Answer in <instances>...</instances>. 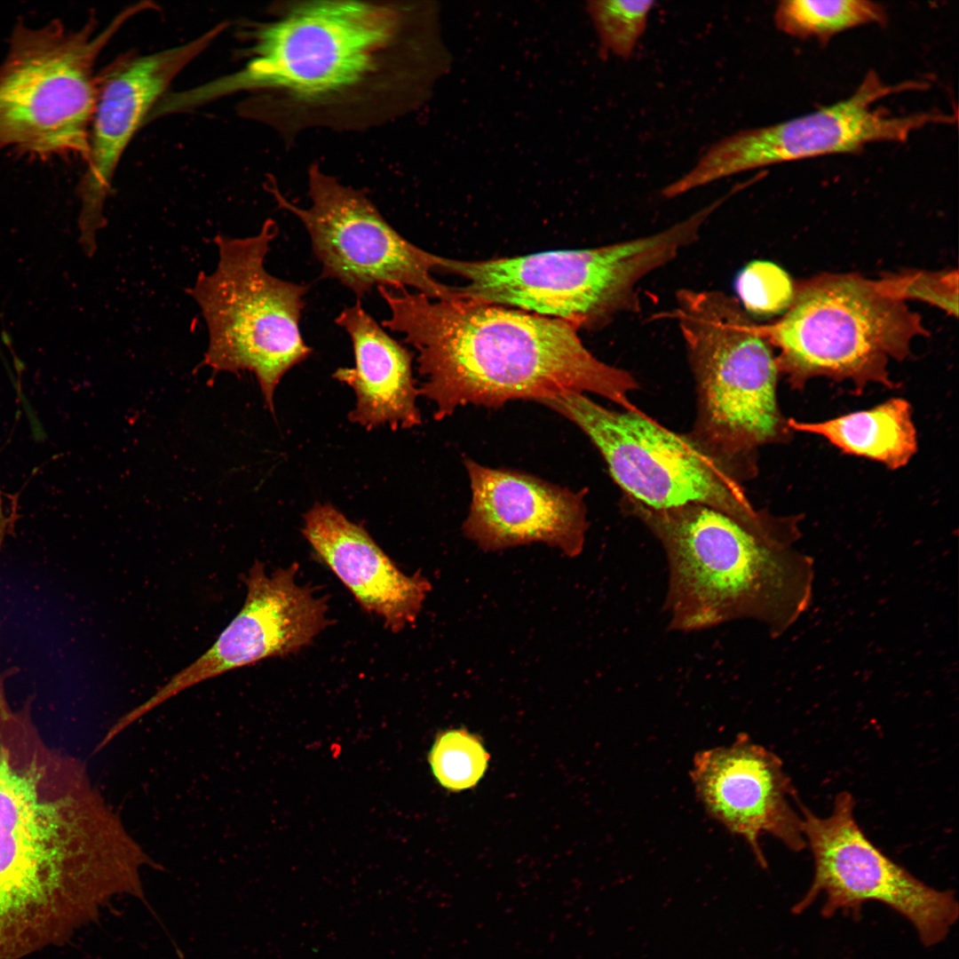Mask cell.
Here are the masks:
<instances>
[{
  "label": "cell",
  "instance_id": "obj_1",
  "mask_svg": "<svg viewBox=\"0 0 959 959\" xmlns=\"http://www.w3.org/2000/svg\"><path fill=\"white\" fill-rule=\"evenodd\" d=\"M429 8L408 1L290 0L247 21L242 67L181 91L189 111L248 92L242 112L286 140L363 131L421 102L432 74Z\"/></svg>",
  "mask_w": 959,
  "mask_h": 959
},
{
  "label": "cell",
  "instance_id": "obj_2",
  "mask_svg": "<svg viewBox=\"0 0 959 959\" xmlns=\"http://www.w3.org/2000/svg\"><path fill=\"white\" fill-rule=\"evenodd\" d=\"M145 867L162 870L85 765L0 701V959L64 944L115 896L146 902Z\"/></svg>",
  "mask_w": 959,
  "mask_h": 959
},
{
  "label": "cell",
  "instance_id": "obj_3",
  "mask_svg": "<svg viewBox=\"0 0 959 959\" xmlns=\"http://www.w3.org/2000/svg\"><path fill=\"white\" fill-rule=\"evenodd\" d=\"M390 315L383 328L417 351L419 388L440 420L466 405L498 408L587 392L632 408L634 376L593 355L578 329L551 317L462 297L434 300L377 288Z\"/></svg>",
  "mask_w": 959,
  "mask_h": 959
},
{
  "label": "cell",
  "instance_id": "obj_4",
  "mask_svg": "<svg viewBox=\"0 0 959 959\" xmlns=\"http://www.w3.org/2000/svg\"><path fill=\"white\" fill-rule=\"evenodd\" d=\"M622 505L664 550L670 630L751 619L779 637L811 605L814 565L795 547L800 529L761 533L696 503L657 511L623 496Z\"/></svg>",
  "mask_w": 959,
  "mask_h": 959
},
{
  "label": "cell",
  "instance_id": "obj_5",
  "mask_svg": "<svg viewBox=\"0 0 959 959\" xmlns=\"http://www.w3.org/2000/svg\"><path fill=\"white\" fill-rule=\"evenodd\" d=\"M676 301L675 318L696 387L689 435L745 480L757 470V448L789 440L793 432L777 400V358L736 298L682 289Z\"/></svg>",
  "mask_w": 959,
  "mask_h": 959
},
{
  "label": "cell",
  "instance_id": "obj_6",
  "mask_svg": "<svg viewBox=\"0 0 959 959\" xmlns=\"http://www.w3.org/2000/svg\"><path fill=\"white\" fill-rule=\"evenodd\" d=\"M703 225L693 213L657 233L597 248L486 260L442 257L440 271L464 281L456 288L464 297L597 329L638 311V283L695 242Z\"/></svg>",
  "mask_w": 959,
  "mask_h": 959
},
{
  "label": "cell",
  "instance_id": "obj_7",
  "mask_svg": "<svg viewBox=\"0 0 959 959\" xmlns=\"http://www.w3.org/2000/svg\"><path fill=\"white\" fill-rule=\"evenodd\" d=\"M758 329L779 349L780 373L792 388L824 376L849 381L858 393L870 383L896 387L888 362L907 358L913 338L927 333L920 316L880 281L852 273L803 282L782 318Z\"/></svg>",
  "mask_w": 959,
  "mask_h": 959
},
{
  "label": "cell",
  "instance_id": "obj_8",
  "mask_svg": "<svg viewBox=\"0 0 959 959\" xmlns=\"http://www.w3.org/2000/svg\"><path fill=\"white\" fill-rule=\"evenodd\" d=\"M151 8L150 2L129 6L100 31L93 18L75 29L59 20L19 22L0 64V150L86 162L98 57L127 20Z\"/></svg>",
  "mask_w": 959,
  "mask_h": 959
},
{
  "label": "cell",
  "instance_id": "obj_9",
  "mask_svg": "<svg viewBox=\"0 0 959 959\" xmlns=\"http://www.w3.org/2000/svg\"><path fill=\"white\" fill-rule=\"evenodd\" d=\"M277 234L272 218L251 236L218 234L215 270L201 272L187 289L208 329L204 364L215 372H252L272 413L281 379L312 353L300 330L308 287L275 277L266 268Z\"/></svg>",
  "mask_w": 959,
  "mask_h": 959
},
{
  "label": "cell",
  "instance_id": "obj_10",
  "mask_svg": "<svg viewBox=\"0 0 959 959\" xmlns=\"http://www.w3.org/2000/svg\"><path fill=\"white\" fill-rule=\"evenodd\" d=\"M541 404L588 436L625 497L657 511L702 504L761 533L782 528L784 518L757 510L741 481L689 434L665 428L636 408H605L584 393H567Z\"/></svg>",
  "mask_w": 959,
  "mask_h": 959
},
{
  "label": "cell",
  "instance_id": "obj_11",
  "mask_svg": "<svg viewBox=\"0 0 959 959\" xmlns=\"http://www.w3.org/2000/svg\"><path fill=\"white\" fill-rule=\"evenodd\" d=\"M928 83L892 84L871 70L847 99L773 125L738 131L713 144L677 181L682 193L729 176L778 163L835 154L860 152L876 142H904L926 126L957 123L956 114L937 110L895 115L874 107L903 91H923Z\"/></svg>",
  "mask_w": 959,
  "mask_h": 959
},
{
  "label": "cell",
  "instance_id": "obj_12",
  "mask_svg": "<svg viewBox=\"0 0 959 959\" xmlns=\"http://www.w3.org/2000/svg\"><path fill=\"white\" fill-rule=\"evenodd\" d=\"M277 205L305 226L321 263V277L334 279L363 297L374 288L413 289L434 300L460 295L440 282L441 257L404 238L382 216L365 192L342 184L313 163L308 170L306 208L286 198L270 184Z\"/></svg>",
  "mask_w": 959,
  "mask_h": 959
},
{
  "label": "cell",
  "instance_id": "obj_13",
  "mask_svg": "<svg viewBox=\"0 0 959 959\" xmlns=\"http://www.w3.org/2000/svg\"><path fill=\"white\" fill-rule=\"evenodd\" d=\"M854 808V797L848 791L836 797L831 813L824 818L799 804L814 873L809 889L792 910L802 913L820 896L826 917L839 911L858 912L866 902H880L904 916L924 946L939 944L958 918L954 892L926 884L886 856L864 834Z\"/></svg>",
  "mask_w": 959,
  "mask_h": 959
},
{
  "label": "cell",
  "instance_id": "obj_14",
  "mask_svg": "<svg viewBox=\"0 0 959 959\" xmlns=\"http://www.w3.org/2000/svg\"><path fill=\"white\" fill-rule=\"evenodd\" d=\"M298 565L271 575L255 561L246 578L243 606L202 656L174 675L147 701L120 717L116 736L146 713L180 692L224 672L269 657L285 656L311 645L329 624L328 597L296 582Z\"/></svg>",
  "mask_w": 959,
  "mask_h": 959
},
{
  "label": "cell",
  "instance_id": "obj_15",
  "mask_svg": "<svg viewBox=\"0 0 959 959\" xmlns=\"http://www.w3.org/2000/svg\"><path fill=\"white\" fill-rule=\"evenodd\" d=\"M221 22L192 41L141 56H123L98 75L87 167L78 185L80 242L91 256L106 226L105 202L118 162L131 138L171 81L226 28Z\"/></svg>",
  "mask_w": 959,
  "mask_h": 959
},
{
  "label": "cell",
  "instance_id": "obj_16",
  "mask_svg": "<svg viewBox=\"0 0 959 959\" xmlns=\"http://www.w3.org/2000/svg\"><path fill=\"white\" fill-rule=\"evenodd\" d=\"M690 773L709 815L742 837L762 868L768 867L759 843L763 834L793 852L806 847L796 790L782 761L747 735L698 752Z\"/></svg>",
  "mask_w": 959,
  "mask_h": 959
},
{
  "label": "cell",
  "instance_id": "obj_17",
  "mask_svg": "<svg viewBox=\"0 0 959 959\" xmlns=\"http://www.w3.org/2000/svg\"><path fill=\"white\" fill-rule=\"evenodd\" d=\"M464 466L472 501L463 530L480 548L497 551L541 542L569 557L580 554L588 528L583 491L471 459Z\"/></svg>",
  "mask_w": 959,
  "mask_h": 959
},
{
  "label": "cell",
  "instance_id": "obj_18",
  "mask_svg": "<svg viewBox=\"0 0 959 959\" xmlns=\"http://www.w3.org/2000/svg\"><path fill=\"white\" fill-rule=\"evenodd\" d=\"M301 532L317 559L387 629L399 632L416 620L429 582L419 571L402 573L363 527L329 503H316L305 512Z\"/></svg>",
  "mask_w": 959,
  "mask_h": 959
},
{
  "label": "cell",
  "instance_id": "obj_19",
  "mask_svg": "<svg viewBox=\"0 0 959 959\" xmlns=\"http://www.w3.org/2000/svg\"><path fill=\"white\" fill-rule=\"evenodd\" d=\"M335 322L349 335L354 355L353 367L339 368L333 374L355 393L349 421L369 431L382 425L398 430L420 424L416 403L419 390L409 350L391 337L359 299L341 311Z\"/></svg>",
  "mask_w": 959,
  "mask_h": 959
},
{
  "label": "cell",
  "instance_id": "obj_20",
  "mask_svg": "<svg viewBox=\"0 0 959 959\" xmlns=\"http://www.w3.org/2000/svg\"><path fill=\"white\" fill-rule=\"evenodd\" d=\"M792 431L820 435L844 453L884 464L905 466L917 450L910 404L892 398L872 408L818 423L788 419Z\"/></svg>",
  "mask_w": 959,
  "mask_h": 959
},
{
  "label": "cell",
  "instance_id": "obj_21",
  "mask_svg": "<svg viewBox=\"0 0 959 959\" xmlns=\"http://www.w3.org/2000/svg\"><path fill=\"white\" fill-rule=\"evenodd\" d=\"M886 22L887 13L881 4L863 0H783L774 12L775 26L781 32L822 43L847 29Z\"/></svg>",
  "mask_w": 959,
  "mask_h": 959
},
{
  "label": "cell",
  "instance_id": "obj_22",
  "mask_svg": "<svg viewBox=\"0 0 959 959\" xmlns=\"http://www.w3.org/2000/svg\"><path fill=\"white\" fill-rule=\"evenodd\" d=\"M428 759L439 783L449 790L459 791L471 789L480 781L489 756L474 734L454 729L437 736Z\"/></svg>",
  "mask_w": 959,
  "mask_h": 959
},
{
  "label": "cell",
  "instance_id": "obj_23",
  "mask_svg": "<svg viewBox=\"0 0 959 959\" xmlns=\"http://www.w3.org/2000/svg\"><path fill=\"white\" fill-rule=\"evenodd\" d=\"M739 303L750 316L772 317L791 306L796 287L789 273L775 263L754 260L738 274Z\"/></svg>",
  "mask_w": 959,
  "mask_h": 959
},
{
  "label": "cell",
  "instance_id": "obj_24",
  "mask_svg": "<svg viewBox=\"0 0 959 959\" xmlns=\"http://www.w3.org/2000/svg\"><path fill=\"white\" fill-rule=\"evenodd\" d=\"M654 1H590L588 11L601 44L615 56L628 59L645 32Z\"/></svg>",
  "mask_w": 959,
  "mask_h": 959
},
{
  "label": "cell",
  "instance_id": "obj_25",
  "mask_svg": "<svg viewBox=\"0 0 959 959\" xmlns=\"http://www.w3.org/2000/svg\"><path fill=\"white\" fill-rule=\"evenodd\" d=\"M879 281L888 293L902 300L920 299L952 315L958 313L956 272H913L887 276Z\"/></svg>",
  "mask_w": 959,
  "mask_h": 959
}]
</instances>
